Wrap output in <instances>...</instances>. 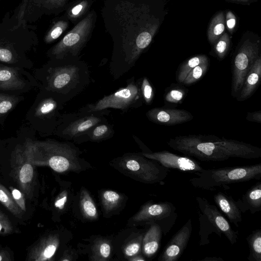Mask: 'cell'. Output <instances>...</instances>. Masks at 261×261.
Masks as SVG:
<instances>
[{
    "label": "cell",
    "mask_w": 261,
    "mask_h": 261,
    "mask_svg": "<svg viewBox=\"0 0 261 261\" xmlns=\"http://www.w3.org/2000/svg\"><path fill=\"white\" fill-rule=\"evenodd\" d=\"M141 91L145 102L149 105L152 101L154 96L153 88L146 77H144L141 86Z\"/></svg>",
    "instance_id": "cell-35"
},
{
    "label": "cell",
    "mask_w": 261,
    "mask_h": 261,
    "mask_svg": "<svg viewBox=\"0 0 261 261\" xmlns=\"http://www.w3.org/2000/svg\"><path fill=\"white\" fill-rule=\"evenodd\" d=\"M113 245L112 241L103 237H97L92 242L90 246L91 260L96 261L108 260L112 256Z\"/></svg>",
    "instance_id": "cell-22"
},
{
    "label": "cell",
    "mask_w": 261,
    "mask_h": 261,
    "mask_svg": "<svg viewBox=\"0 0 261 261\" xmlns=\"http://www.w3.org/2000/svg\"><path fill=\"white\" fill-rule=\"evenodd\" d=\"M56 107V103L53 99H46L38 107L36 114L38 116L45 115L54 110Z\"/></svg>",
    "instance_id": "cell-36"
},
{
    "label": "cell",
    "mask_w": 261,
    "mask_h": 261,
    "mask_svg": "<svg viewBox=\"0 0 261 261\" xmlns=\"http://www.w3.org/2000/svg\"><path fill=\"white\" fill-rule=\"evenodd\" d=\"M77 76V69L74 66L57 68L49 76V87L56 90L62 89L73 82Z\"/></svg>",
    "instance_id": "cell-20"
},
{
    "label": "cell",
    "mask_w": 261,
    "mask_h": 261,
    "mask_svg": "<svg viewBox=\"0 0 261 261\" xmlns=\"http://www.w3.org/2000/svg\"><path fill=\"white\" fill-rule=\"evenodd\" d=\"M146 258L143 256L142 254H140L130 258V261H144Z\"/></svg>",
    "instance_id": "cell-47"
},
{
    "label": "cell",
    "mask_w": 261,
    "mask_h": 261,
    "mask_svg": "<svg viewBox=\"0 0 261 261\" xmlns=\"http://www.w3.org/2000/svg\"><path fill=\"white\" fill-rule=\"evenodd\" d=\"M12 176L22 192L31 198L35 186L34 165L25 151L17 149L11 162Z\"/></svg>",
    "instance_id": "cell-7"
},
{
    "label": "cell",
    "mask_w": 261,
    "mask_h": 261,
    "mask_svg": "<svg viewBox=\"0 0 261 261\" xmlns=\"http://www.w3.org/2000/svg\"><path fill=\"white\" fill-rule=\"evenodd\" d=\"M80 209L83 216L87 220L95 221L98 218L96 205L88 191L84 188L81 191Z\"/></svg>",
    "instance_id": "cell-23"
},
{
    "label": "cell",
    "mask_w": 261,
    "mask_h": 261,
    "mask_svg": "<svg viewBox=\"0 0 261 261\" xmlns=\"http://www.w3.org/2000/svg\"><path fill=\"white\" fill-rule=\"evenodd\" d=\"M187 89L182 87H177L170 89L164 95V100L166 102L171 104H178L185 98Z\"/></svg>",
    "instance_id": "cell-32"
},
{
    "label": "cell",
    "mask_w": 261,
    "mask_h": 261,
    "mask_svg": "<svg viewBox=\"0 0 261 261\" xmlns=\"http://www.w3.org/2000/svg\"><path fill=\"white\" fill-rule=\"evenodd\" d=\"M152 35L150 32L145 31L140 33L136 39L137 47L142 50L145 48L151 41Z\"/></svg>",
    "instance_id": "cell-38"
},
{
    "label": "cell",
    "mask_w": 261,
    "mask_h": 261,
    "mask_svg": "<svg viewBox=\"0 0 261 261\" xmlns=\"http://www.w3.org/2000/svg\"><path fill=\"white\" fill-rule=\"evenodd\" d=\"M200 260L205 261H223V259L221 257H206L204 259H201Z\"/></svg>",
    "instance_id": "cell-48"
},
{
    "label": "cell",
    "mask_w": 261,
    "mask_h": 261,
    "mask_svg": "<svg viewBox=\"0 0 261 261\" xmlns=\"http://www.w3.org/2000/svg\"><path fill=\"white\" fill-rule=\"evenodd\" d=\"M144 232L142 243V254L146 258H152L160 247L163 231L160 226L155 223L149 224Z\"/></svg>",
    "instance_id": "cell-16"
},
{
    "label": "cell",
    "mask_w": 261,
    "mask_h": 261,
    "mask_svg": "<svg viewBox=\"0 0 261 261\" xmlns=\"http://www.w3.org/2000/svg\"><path fill=\"white\" fill-rule=\"evenodd\" d=\"M175 211V207L171 202H154L150 200L142 205L138 212L129 218L127 225L136 227L155 223L161 227L163 234L166 235L176 221Z\"/></svg>",
    "instance_id": "cell-5"
},
{
    "label": "cell",
    "mask_w": 261,
    "mask_h": 261,
    "mask_svg": "<svg viewBox=\"0 0 261 261\" xmlns=\"http://www.w3.org/2000/svg\"><path fill=\"white\" fill-rule=\"evenodd\" d=\"M214 200L229 221L236 227H239V223L242 220V212L233 197L225 193L219 192L214 195Z\"/></svg>",
    "instance_id": "cell-18"
},
{
    "label": "cell",
    "mask_w": 261,
    "mask_h": 261,
    "mask_svg": "<svg viewBox=\"0 0 261 261\" xmlns=\"http://www.w3.org/2000/svg\"><path fill=\"white\" fill-rule=\"evenodd\" d=\"M0 61L7 63L14 62L13 55L10 49L0 46Z\"/></svg>",
    "instance_id": "cell-40"
},
{
    "label": "cell",
    "mask_w": 261,
    "mask_h": 261,
    "mask_svg": "<svg viewBox=\"0 0 261 261\" xmlns=\"http://www.w3.org/2000/svg\"><path fill=\"white\" fill-rule=\"evenodd\" d=\"M246 119L247 121L258 123H261V111L248 112Z\"/></svg>",
    "instance_id": "cell-44"
},
{
    "label": "cell",
    "mask_w": 261,
    "mask_h": 261,
    "mask_svg": "<svg viewBox=\"0 0 261 261\" xmlns=\"http://www.w3.org/2000/svg\"><path fill=\"white\" fill-rule=\"evenodd\" d=\"M192 231V221L189 219L173 236L160 255L159 261H176L186 248Z\"/></svg>",
    "instance_id": "cell-11"
},
{
    "label": "cell",
    "mask_w": 261,
    "mask_h": 261,
    "mask_svg": "<svg viewBox=\"0 0 261 261\" xmlns=\"http://www.w3.org/2000/svg\"><path fill=\"white\" fill-rule=\"evenodd\" d=\"M122 233L121 241L114 244L115 252L120 257L129 260L142 254V243L144 232L137 229H129Z\"/></svg>",
    "instance_id": "cell-13"
},
{
    "label": "cell",
    "mask_w": 261,
    "mask_h": 261,
    "mask_svg": "<svg viewBox=\"0 0 261 261\" xmlns=\"http://www.w3.org/2000/svg\"><path fill=\"white\" fill-rule=\"evenodd\" d=\"M10 256L8 253L4 251L0 252V261L10 260Z\"/></svg>",
    "instance_id": "cell-46"
},
{
    "label": "cell",
    "mask_w": 261,
    "mask_h": 261,
    "mask_svg": "<svg viewBox=\"0 0 261 261\" xmlns=\"http://www.w3.org/2000/svg\"><path fill=\"white\" fill-rule=\"evenodd\" d=\"M210 62L206 61L194 67L187 74L182 82L185 85H192L199 80L206 72L209 67Z\"/></svg>",
    "instance_id": "cell-31"
},
{
    "label": "cell",
    "mask_w": 261,
    "mask_h": 261,
    "mask_svg": "<svg viewBox=\"0 0 261 261\" xmlns=\"http://www.w3.org/2000/svg\"><path fill=\"white\" fill-rule=\"evenodd\" d=\"M225 21L223 12L218 13L211 20L208 31L207 38L210 42L214 44L225 31Z\"/></svg>",
    "instance_id": "cell-25"
},
{
    "label": "cell",
    "mask_w": 261,
    "mask_h": 261,
    "mask_svg": "<svg viewBox=\"0 0 261 261\" xmlns=\"http://www.w3.org/2000/svg\"><path fill=\"white\" fill-rule=\"evenodd\" d=\"M80 36L76 33H70L63 39V44L65 46H72L79 42Z\"/></svg>",
    "instance_id": "cell-42"
},
{
    "label": "cell",
    "mask_w": 261,
    "mask_h": 261,
    "mask_svg": "<svg viewBox=\"0 0 261 261\" xmlns=\"http://www.w3.org/2000/svg\"><path fill=\"white\" fill-rule=\"evenodd\" d=\"M40 150L28 146L25 152L34 166H46L59 173L80 172L91 167L84 164L76 151L70 147L59 144H45Z\"/></svg>",
    "instance_id": "cell-2"
},
{
    "label": "cell",
    "mask_w": 261,
    "mask_h": 261,
    "mask_svg": "<svg viewBox=\"0 0 261 261\" xmlns=\"http://www.w3.org/2000/svg\"><path fill=\"white\" fill-rule=\"evenodd\" d=\"M200 223V246L210 243L208 236L210 234L215 232L221 237L220 233L215 226L210 221L207 217L201 212H198Z\"/></svg>",
    "instance_id": "cell-28"
},
{
    "label": "cell",
    "mask_w": 261,
    "mask_h": 261,
    "mask_svg": "<svg viewBox=\"0 0 261 261\" xmlns=\"http://www.w3.org/2000/svg\"><path fill=\"white\" fill-rule=\"evenodd\" d=\"M233 1H239V2H247L249 0H233Z\"/></svg>",
    "instance_id": "cell-50"
},
{
    "label": "cell",
    "mask_w": 261,
    "mask_h": 261,
    "mask_svg": "<svg viewBox=\"0 0 261 261\" xmlns=\"http://www.w3.org/2000/svg\"><path fill=\"white\" fill-rule=\"evenodd\" d=\"M13 227L10 220L2 211L0 210V234H8L12 233Z\"/></svg>",
    "instance_id": "cell-37"
},
{
    "label": "cell",
    "mask_w": 261,
    "mask_h": 261,
    "mask_svg": "<svg viewBox=\"0 0 261 261\" xmlns=\"http://www.w3.org/2000/svg\"><path fill=\"white\" fill-rule=\"evenodd\" d=\"M258 42L246 40L237 51L232 61L231 94L236 97L241 89L251 66L260 55Z\"/></svg>",
    "instance_id": "cell-6"
},
{
    "label": "cell",
    "mask_w": 261,
    "mask_h": 261,
    "mask_svg": "<svg viewBox=\"0 0 261 261\" xmlns=\"http://www.w3.org/2000/svg\"><path fill=\"white\" fill-rule=\"evenodd\" d=\"M250 253L248 259L250 261H261V229H255L246 238Z\"/></svg>",
    "instance_id": "cell-27"
},
{
    "label": "cell",
    "mask_w": 261,
    "mask_h": 261,
    "mask_svg": "<svg viewBox=\"0 0 261 261\" xmlns=\"http://www.w3.org/2000/svg\"><path fill=\"white\" fill-rule=\"evenodd\" d=\"M141 154L146 158L156 161L165 167L177 169L182 172L195 173L203 169L195 160L166 150L143 152Z\"/></svg>",
    "instance_id": "cell-8"
},
{
    "label": "cell",
    "mask_w": 261,
    "mask_h": 261,
    "mask_svg": "<svg viewBox=\"0 0 261 261\" xmlns=\"http://www.w3.org/2000/svg\"><path fill=\"white\" fill-rule=\"evenodd\" d=\"M167 144L185 155L205 161H223L230 158L255 159L261 157L259 147L214 135L179 136L170 138Z\"/></svg>",
    "instance_id": "cell-1"
},
{
    "label": "cell",
    "mask_w": 261,
    "mask_h": 261,
    "mask_svg": "<svg viewBox=\"0 0 261 261\" xmlns=\"http://www.w3.org/2000/svg\"><path fill=\"white\" fill-rule=\"evenodd\" d=\"M108 127L104 124L97 126L93 131L92 139L99 140L102 138L108 133Z\"/></svg>",
    "instance_id": "cell-41"
},
{
    "label": "cell",
    "mask_w": 261,
    "mask_h": 261,
    "mask_svg": "<svg viewBox=\"0 0 261 261\" xmlns=\"http://www.w3.org/2000/svg\"><path fill=\"white\" fill-rule=\"evenodd\" d=\"M63 31L62 29L60 27L55 28L49 33L48 37L49 40L55 39L58 38L62 34Z\"/></svg>",
    "instance_id": "cell-45"
},
{
    "label": "cell",
    "mask_w": 261,
    "mask_h": 261,
    "mask_svg": "<svg viewBox=\"0 0 261 261\" xmlns=\"http://www.w3.org/2000/svg\"><path fill=\"white\" fill-rule=\"evenodd\" d=\"M10 189L15 202L24 212H25L26 206L24 193L13 187H10Z\"/></svg>",
    "instance_id": "cell-39"
},
{
    "label": "cell",
    "mask_w": 261,
    "mask_h": 261,
    "mask_svg": "<svg viewBox=\"0 0 261 261\" xmlns=\"http://www.w3.org/2000/svg\"><path fill=\"white\" fill-rule=\"evenodd\" d=\"M82 8H83V6L81 5H78L76 6L72 10V14L74 15L77 14L81 11Z\"/></svg>",
    "instance_id": "cell-49"
},
{
    "label": "cell",
    "mask_w": 261,
    "mask_h": 261,
    "mask_svg": "<svg viewBox=\"0 0 261 261\" xmlns=\"http://www.w3.org/2000/svg\"><path fill=\"white\" fill-rule=\"evenodd\" d=\"M100 121L98 118L93 116L84 117L73 122L65 129L64 133L73 137L89 129Z\"/></svg>",
    "instance_id": "cell-24"
},
{
    "label": "cell",
    "mask_w": 261,
    "mask_h": 261,
    "mask_svg": "<svg viewBox=\"0 0 261 261\" xmlns=\"http://www.w3.org/2000/svg\"><path fill=\"white\" fill-rule=\"evenodd\" d=\"M27 82L18 69L0 65V89L19 90L23 89Z\"/></svg>",
    "instance_id": "cell-19"
},
{
    "label": "cell",
    "mask_w": 261,
    "mask_h": 261,
    "mask_svg": "<svg viewBox=\"0 0 261 261\" xmlns=\"http://www.w3.org/2000/svg\"><path fill=\"white\" fill-rule=\"evenodd\" d=\"M208 60V58L205 55H198L186 60L179 66L177 70L176 81L177 82L182 83L188 73L194 67Z\"/></svg>",
    "instance_id": "cell-26"
},
{
    "label": "cell",
    "mask_w": 261,
    "mask_h": 261,
    "mask_svg": "<svg viewBox=\"0 0 261 261\" xmlns=\"http://www.w3.org/2000/svg\"><path fill=\"white\" fill-rule=\"evenodd\" d=\"M200 212L204 214L220 233H223L231 245L237 243L238 231L234 230L217 206L211 204L204 197H196Z\"/></svg>",
    "instance_id": "cell-10"
},
{
    "label": "cell",
    "mask_w": 261,
    "mask_h": 261,
    "mask_svg": "<svg viewBox=\"0 0 261 261\" xmlns=\"http://www.w3.org/2000/svg\"><path fill=\"white\" fill-rule=\"evenodd\" d=\"M236 18L234 14L229 11L226 15V25L227 30L232 33L236 26Z\"/></svg>",
    "instance_id": "cell-43"
},
{
    "label": "cell",
    "mask_w": 261,
    "mask_h": 261,
    "mask_svg": "<svg viewBox=\"0 0 261 261\" xmlns=\"http://www.w3.org/2000/svg\"><path fill=\"white\" fill-rule=\"evenodd\" d=\"M236 203L242 213L249 211L253 214L261 211V182L259 180L251 187Z\"/></svg>",
    "instance_id": "cell-17"
},
{
    "label": "cell",
    "mask_w": 261,
    "mask_h": 261,
    "mask_svg": "<svg viewBox=\"0 0 261 261\" xmlns=\"http://www.w3.org/2000/svg\"><path fill=\"white\" fill-rule=\"evenodd\" d=\"M147 116L150 121L166 126L180 124L193 118L187 110L169 108H154L147 112Z\"/></svg>",
    "instance_id": "cell-12"
},
{
    "label": "cell",
    "mask_w": 261,
    "mask_h": 261,
    "mask_svg": "<svg viewBox=\"0 0 261 261\" xmlns=\"http://www.w3.org/2000/svg\"><path fill=\"white\" fill-rule=\"evenodd\" d=\"M60 244L59 234L51 233L42 237L30 250L27 259L29 261L50 260Z\"/></svg>",
    "instance_id": "cell-14"
},
{
    "label": "cell",
    "mask_w": 261,
    "mask_h": 261,
    "mask_svg": "<svg viewBox=\"0 0 261 261\" xmlns=\"http://www.w3.org/2000/svg\"><path fill=\"white\" fill-rule=\"evenodd\" d=\"M0 202L16 217H22L24 212L15 202L11 193L1 184Z\"/></svg>",
    "instance_id": "cell-29"
},
{
    "label": "cell",
    "mask_w": 261,
    "mask_h": 261,
    "mask_svg": "<svg viewBox=\"0 0 261 261\" xmlns=\"http://www.w3.org/2000/svg\"><path fill=\"white\" fill-rule=\"evenodd\" d=\"M67 188V183L64 188L56 197L54 202V206L58 212H64L69 207L72 203L71 190L70 188Z\"/></svg>",
    "instance_id": "cell-30"
},
{
    "label": "cell",
    "mask_w": 261,
    "mask_h": 261,
    "mask_svg": "<svg viewBox=\"0 0 261 261\" xmlns=\"http://www.w3.org/2000/svg\"><path fill=\"white\" fill-rule=\"evenodd\" d=\"M112 166L124 175L147 184L163 181L170 171L169 168L142 154L119 158L112 162Z\"/></svg>",
    "instance_id": "cell-4"
},
{
    "label": "cell",
    "mask_w": 261,
    "mask_h": 261,
    "mask_svg": "<svg viewBox=\"0 0 261 261\" xmlns=\"http://www.w3.org/2000/svg\"><path fill=\"white\" fill-rule=\"evenodd\" d=\"M138 87L130 83L126 87L106 96L94 105L89 106L90 111H100L108 108L125 109L139 97Z\"/></svg>",
    "instance_id": "cell-9"
},
{
    "label": "cell",
    "mask_w": 261,
    "mask_h": 261,
    "mask_svg": "<svg viewBox=\"0 0 261 261\" xmlns=\"http://www.w3.org/2000/svg\"><path fill=\"white\" fill-rule=\"evenodd\" d=\"M196 177L189 179L194 187L206 190H214L216 187L229 184L260 180L261 164L252 165L227 167L204 169L195 173Z\"/></svg>",
    "instance_id": "cell-3"
},
{
    "label": "cell",
    "mask_w": 261,
    "mask_h": 261,
    "mask_svg": "<svg viewBox=\"0 0 261 261\" xmlns=\"http://www.w3.org/2000/svg\"><path fill=\"white\" fill-rule=\"evenodd\" d=\"M17 101L15 97L0 94V116L11 110Z\"/></svg>",
    "instance_id": "cell-34"
},
{
    "label": "cell",
    "mask_w": 261,
    "mask_h": 261,
    "mask_svg": "<svg viewBox=\"0 0 261 261\" xmlns=\"http://www.w3.org/2000/svg\"><path fill=\"white\" fill-rule=\"evenodd\" d=\"M99 196L105 216L116 214L126 201L124 195L113 190H103Z\"/></svg>",
    "instance_id": "cell-21"
},
{
    "label": "cell",
    "mask_w": 261,
    "mask_h": 261,
    "mask_svg": "<svg viewBox=\"0 0 261 261\" xmlns=\"http://www.w3.org/2000/svg\"><path fill=\"white\" fill-rule=\"evenodd\" d=\"M230 38L225 33L216 41L214 45V51L220 60L223 59L226 56L229 47Z\"/></svg>",
    "instance_id": "cell-33"
},
{
    "label": "cell",
    "mask_w": 261,
    "mask_h": 261,
    "mask_svg": "<svg viewBox=\"0 0 261 261\" xmlns=\"http://www.w3.org/2000/svg\"><path fill=\"white\" fill-rule=\"evenodd\" d=\"M261 81V56L259 55L249 70L237 100L243 101L250 98L257 89Z\"/></svg>",
    "instance_id": "cell-15"
}]
</instances>
